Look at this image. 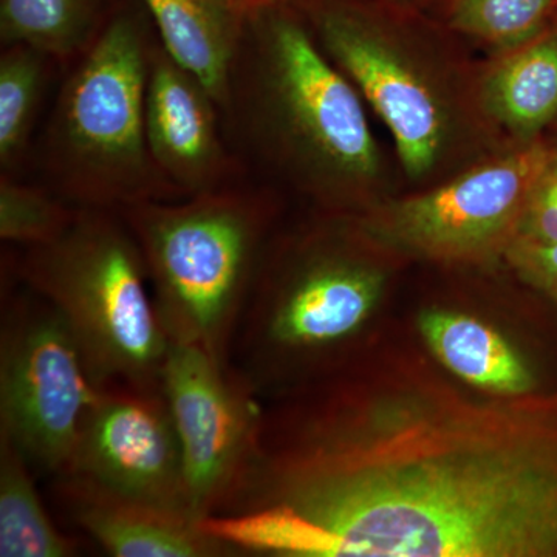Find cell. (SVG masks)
Segmentation results:
<instances>
[{
	"label": "cell",
	"instance_id": "8992f818",
	"mask_svg": "<svg viewBox=\"0 0 557 557\" xmlns=\"http://www.w3.org/2000/svg\"><path fill=\"white\" fill-rule=\"evenodd\" d=\"M120 214L141 249L168 338L231 368L242 314L271 244L273 201L233 183Z\"/></svg>",
	"mask_w": 557,
	"mask_h": 557
},
{
	"label": "cell",
	"instance_id": "e0dca14e",
	"mask_svg": "<svg viewBox=\"0 0 557 557\" xmlns=\"http://www.w3.org/2000/svg\"><path fill=\"white\" fill-rule=\"evenodd\" d=\"M109 16L104 0H0V40L27 44L70 67Z\"/></svg>",
	"mask_w": 557,
	"mask_h": 557
},
{
	"label": "cell",
	"instance_id": "ac0fdd59",
	"mask_svg": "<svg viewBox=\"0 0 557 557\" xmlns=\"http://www.w3.org/2000/svg\"><path fill=\"white\" fill-rule=\"evenodd\" d=\"M75 541L51 522L36 490L30 461L0 435V556L69 557Z\"/></svg>",
	"mask_w": 557,
	"mask_h": 557
},
{
	"label": "cell",
	"instance_id": "5bb4252c",
	"mask_svg": "<svg viewBox=\"0 0 557 557\" xmlns=\"http://www.w3.org/2000/svg\"><path fill=\"white\" fill-rule=\"evenodd\" d=\"M475 95L505 143H533L557 121V20L534 38L478 65Z\"/></svg>",
	"mask_w": 557,
	"mask_h": 557
},
{
	"label": "cell",
	"instance_id": "52a82bcc",
	"mask_svg": "<svg viewBox=\"0 0 557 557\" xmlns=\"http://www.w3.org/2000/svg\"><path fill=\"white\" fill-rule=\"evenodd\" d=\"M17 270L64 319L98 387L161 386L170 338L141 249L120 212L81 208L57 240L25 248Z\"/></svg>",
	"mask_w": 557,
	"mask_h": 557
},
{
	"label": "cell",
	"instance_id": "ffe728a7",
	"mask_svg": "<svg viewBox=\"0 0 557 557\" xmlns=\"http://www.w3.org/2000/svg\"><path fill=\"white\" fill-rule=\"evenodd\" d=\"M443 24L491 53L534 38L557 20V0H437Z\"/></svg>",
	"mask_w": 557,
	"mask_h": 557
},
{
	"label": "cell",
	"instance_id": "6da1fadb",
	"mask_svg": "<svg viewBox=\"0 0 557 557\" xmlns=\"http://www.w3.org/2000/svg\"><path fill=\"white\" fill-rule=\"evenodd\" d=\"M212 536L281 557H557V409L355 354L263 409Z\"/></svg>",
	"mask_w": 557,
	"mask_h": 557
},
{
	"label": "cell",
	"instance_id": "8fae6325",
	"mask_svg": "<svg viewBox=\"0 0 557 557\" xmlns=\"http://www.w3.org/2000/svg\"><path fill=\"white\" fill-rule=\"evenodd\" d=\"M65 474L196 519L190 515L177 431L161 386L98 387Z\"/></svg>",
	"mask_w": 557,
	"mask_h": 557
},
{
	"label": "cell",
	"instance_id": "5b68a950",
	"mask_svg": "<svg viewBox=\"0 0 557 557\" xmlns=\"http://www.w3.org/2000/svg\"><path fill=\"white\" fill-rule=\"evenodd\" d=\"M138 11L113 10L69 67L39 139L47 188L73 207L121 212L183 199L153 163L146 137L152 38Z\"/></svg>",
	"mask_w": 557,
	"mask_h": 557
},
{
	"label": "cell",
	"instance_id": "cb8c5ba5",
	"mask_svg": "<svg viewBox=\"0 0 557 557\" xmlns=\"http://www.w3.org/2000/svg\"><path fill=\"white\" fill-rule=\"evenodd\" d=\"M231 2L251 17L262 13V11L273 9L278 3L287 2V0H231Z\"/></svg>",
	"mask_w": 557,
	"mask_h": 557
},
{
	"label": "cell",
	"instance_id": "d6986e66",
	"mask_svg": "<svg viewBox=\"0 0 557 557\" xmlns=\"http://www.w3.org/2000/svg\"><path fill=\"white\" fill-rule=\"evenodd\" d=\"M57 61L27 44L3 47L0 54V168L20 170L30 149L44 94Z\"/></svg>",
	"mask_w": 557,
	"mask_h": 557
},
{
	"label": "cell",
	"instance_id": "ba28073f",
	"mask_svg": "<svg viewBox=\"0 0 557 557\" xmlns=\"http://www.w3.org/2000/svg\"><path fill=\"white\" fill-rule=\"evenodd\" d=\"M548 141L511 143L434 185L386 197L355 226L387 258L440 265L504 262L520 234L528 190Z\"/></svg>",
	"mask_w": 557,
	"mask_h": 557
},
{
	"label": "cell",
	"instance_id": "9a60e30c",
	"mask_svg": "<svg viewBox=\"0 0 557 557\" xmlns=\"http://www.w3.org/2000/svg\"><path fill=\"white\" fill-rule=\"evenodd\" d=\"M157 39L228 113L249 16L231 0H141Z\"/></svg>",
	"mask_w": 557,
	"mask_h": 557
},
{
	"label": "cell",
	"instance_id": "7a4b0ae2",
	"mask_svg": "<svg viewBox=\"0 0 557 557\" xmlns=\"http://www.w3.org/2000/svg\"><path fill=\"white\" fill-rule=\"evenodd\" d=\"M327 214H362L386 199L384 161L366 101L289 0L249 17L228 113Z\"/></svg>",
	"mask_w": 557,
	"mask_h": 557
},
{
	"label": "cell",
	"instance_id": "30bf717a",
	"mask_svg": "<svg viewBox=\"0 0 557 557\" xmlns=\"http://www.w3.org/2000/svg\"><path fill=\"white\" fill-rule=\"evenodd\" d=\"M161 391L182 448L190 515L222 511L258 456L263 408L233 368L170 339Z\"/></svg>",
	"mask_w": 557,
	"mask_h": 557
},
{
	"label": "cell",
	"instance_id": "44dd1931",
	"mask_svg": "<svg viewBox=\"0 0 557 557\" xmlns=\"http://www.w3.org/2000/svg\"><path fill=\"white\" fill-rule=\"evenodd\" d=\"M79 209L47 186L13 174L0 177V237L7 244L24 249L50 244L70 228Z\"/></svg>",
	"mask_w": 557,
	"mask_h": 557
},
{
	"label": "cell",
	"instance_id": "7c38bea8",
	"mask_svg": "<svg viewBox=\"0 0 557 557\" xmlns=\"http://www.w3.org/2000/svg\"><path fill=\"white\" fill-rule=\"evenodd\" d=\"M218 102L157 39L146 87V137L161 175L189 197L237 183L219 126Z\"/></svg>",
	"mask_w": 557,
	"mask_h": 557
},
{
	"label": "cell",
	"instance_id": "603a6c76",
	"mask_svg": "<svg viewBox=\"0 0 557 557\" xmlns=\"http://www.w3.org/2000/svg\"><path fill=\"white\" fill-rule=\"evenodd\" d=\"M504 263L520 281L557 306V244L518 236L508 248Z\"/></svg>",
	"mask_w": 557,
	"mask_h": 557
},
{
	"label": "cell",
	"instance_id": "4fadbf2b",
	"mask_svg": "<svg viewBox=\"0 0 557 557\" xmlns=\"http://www.w3.org/2000/svg\"><path fill=\"white\" fill-rule=\"evenodd\" d=\"M57 490L73 522L115 557H220L240 555L209 534L199 520L121 496L89 479L64 474Z\"/></svg>",
	"mask_w": 557,
	"mask_h": 557
},
{
	"label": "cell",
	"instance_id": "d4e9b609",
	"mask_svg": "<svg viewBox=\"0 0 557 557\" xmlns=\"http://www.w3.org/2000/svg\"><path fill=\"white\" fill-rule=\"evenodd\" d=\"M381 2L391 3V5L399 7V9L421 11V13H426L431 7L435 5L437 0H381Z\"/></svg>",
	"mask_w": 557,
	"mask_h": 557
},
{
	"label": "cell",
	"instance_id": "7402d4cb",
	"mask_svg": "<svg viewBox=\"0 0 557 557\" xmlns=\"http://www.w3.org/2000/svg\"><path fill=\"white\" fill-rule=\"evenodd\" d=\"M519 236L557 244V146L552 143L528 190Z\"/></svg>",
	"mask_w": 557,
	"mask_h": 557
},
{
	"label": "cell",
	"instance_id": "2e32d148",
	"mask_svg": "<svg viewBox=\"0 0 557 557\" xmlns=\"http://www.w3.org/2000/svg\"><path fill=\"white\" fill-rule=\"evenodd\" d=\"M417 330L432 358L472 391L497 398L539 394L527 359L483 319L434 307L418 314Z\"/></svg>",
	"mask_w": 557,
	"mask_h": 557
},
{
	"label": "cell",
	"instance_id": "277c9868",
	"mask_svg": "<svg viewBox=\"0 0 557 557\" xmlns=\"http://www.w3.org/2000/svg\"><path fill=\"white\" fill-rule=\"evenodd\" d=\"M324 214L270 244L242 314L231 368L259 397L321 379L357 354L386 289L384 255L351 218Z\"/></svg>",
	"mask_w": 557,
	"mask_h": 557
},
{
	"label": "cell",
	"instance_id": "3957f363",
	"mask_svg": "<svg viewBox=\"0 0 557 557\" xmlns=\"http://www.w3.org/2000/svg\"><path fill=\"white\" fill-rule=\"evenodd\" d=\"M394 138L403 172L434 185L504 146L475 95L478 65L426 13L381 0H289Z\"/></svg>",
	"mask_w": 557,
	"mask_h": 557
},
{
	"label": "cell",
	"instance_id": "9c48e42d",
	"mask_svg": "<svg viewBox=\"0 0 557 557\" xmlns=\"http://www.w3.org/2000/svg\"><path fill=\"white\" fill-rule=\"evenodd\" d=\"M97 392L61 314L33 292L10 300L0 332V435L32 467L60 478Z\"/></svg>",
	"mask_w": 557,
	"mask_h": 557
},
{
	"label": "cell",
	"instance_id": "484cf974",
	"mask_svg": "<svg viewBox=\"0 0 557 557\" xmlns=\"http://www.w3.org/2000/svg\"><path fill=\"white\" fill-rule=\"evenodd\" d=\"M544 399L548 403L549 406H552V408L557 409V392L556 394L544 395Z\"/></svg>",
	"mask_w": 557,
	"mask_h": 557
}]
</instances>
